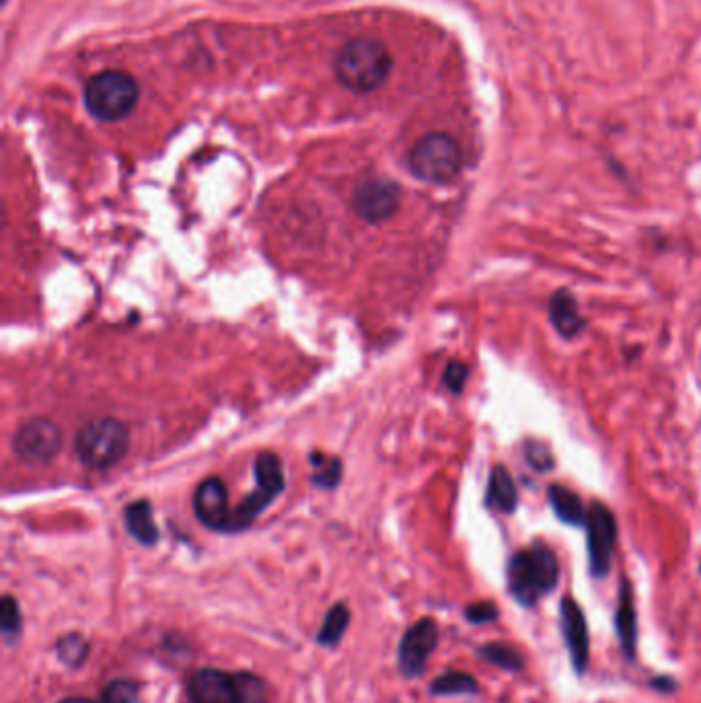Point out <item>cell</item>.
<instances>
[{"mask_svg": "<svg viewBox=\"0 0 701 703\" xmlns=\"http://www.w3.org/2000/svg\"><path fill=\"white\" fill-rule=\"evenodd\" d=\"M486 507L505 514H512L519 507V491L510 471L505 465H496L492 469L489 484H487Z\"/></svg>", "mask_w": 701, "mask_h": 703, "instance_id": "obj_15", "label": "cell"}, {"mask_svg": "<svg viewBox=\"0 0 701 703\" xmlns=\"http://www.w3.org/2000/svg\"><path fill=\"white\" fill-rule=\"evenodd\" d=\"M62 450V430L48 418L25 422L13 436V452L29 468L50 465Z\"/></svg>", "mask_w": 701, "mask_h": 703, "instance_id": "obj_6", "label": "cell"}, {"mask_svg": "<svg viewBox=\"0 0 701 703\" xmlns=\"http://www.w3.org/2000/svg\"><path fill=\"white\" fill-rule=\"evenodd\" d=\"M430 691L434 695H473L480 691L477 681L468 675V673H459V670H450L447 675L434 679L430 685Z\"/></svg>", "mask_w": 701, "mask_h": 703, "instance_id": "obj_19", "label": "cell"}, {"mask_svg": "<svg viewBox=\"0 0 701 703\" xmlns=\"http://www.w3.org/2000/svg\"><path fill=\"white\" fill-rule=\"evenodd\" d=\"M130 449V430L117 418H98L78 430L75 450L87 468L103 469L117 465Z\"/></svg>", "mask_w": 701, "mask_h": 703, "instance_id": "obj_3", "label": "cell"}, {"mask_svg": "<svg viewBox=\"0 0 701 703\" xmlns=\"http://www.w3.org/2000/svg\"><path fill=\"white\" fill-rule=\"evenodd\" d=\"M194 510L204 527L229 531L233 510L229 508V491L220 477H208L197 486Z\"/></svg>", "mask_w": 701, "mask_h": 703, "instance_id": "obj_11", "label": "cell"}, {"mask_svg": "<svg viewBox=\"0 0 701 703\" xmlns=\"http://www.w3.org/2000/svg\"><path fill=\"white\" fill-rule=\"evenodd\" d=\"M408 165L409 171L426 183H450L463 165L461 146L445 132H432L411 146Z\"/></svg>", "mask_w": 701, "mask_h": 703, "instance_id": "obj_5", "label": "cell"}, {"mask_svg": "<svg viewBox=\"0 0 701 703\" xmlns=\"http://www.w3.org/2000/svg\"><path fill=\"white\" fill-rule=\"evenodd\" d=\"M468 379L469 369L463 362H459V360L448 362L447 371H445V376H443V381H445L448 391L461 393L463 387H466V383H468Z\"/></svg>", "mask_w": 701, "mask_h": 703, "instance_id": "obj_29", "label": "cell"}, {"mask_svg": "<svg viewBox=\"0 0 701 703\" xmlns=\"http://www.w3.org/2000/svg\"><path fill=\"white\" fill-rule=\"evenodd\" d=\"M586 539H588V567L595 578H604L615 555L617 544V523L609 508L601 502H592L586 516Z\"/></svg>", "mask_w": 701, "mask_h": 703, "instance_id": "obj_7", "label": "cell"}, {"mask_svg": "<svg viewBox=\"0 0 701 703\" xmlns=\"http://www.w3.org/2000/svg\"><path fill=\"white\" fill-rule=\"evenodd\" d=\"M438 644V625L434 619H420L411 625L399 644V668L406 677H418L424 673L430 654Z\"/></svg>", "mask_w": 701, "mask_h": 703, "instance_id": "obj_9", "label": "cell"}, {"mask_svg": "<svg viewBox=\"0 0 701 703\" xmlns=\"http://www.w3.org/2000/svg\"><path fill=\"white\" fill-rule=\"evenodd\" d=\"M60 703H95L91 702V700H87V698H71V700H64V702Z\"/></svg>", "mask_w": 701, "mask_h": 703, "instance_id": "obj_31", "label": "cell"}, {"mask_svg": "<svg viewBox=\"0 0 701 703\" xmlns=\"http://www.w3.org/2000/svg\"><path fill=\"white\" fill-rule=\"evenodd\" d=\"M87 652H89V646L85 642V638L78 634H68L59 642L60 661L66 666H73V668L80 666L87 659Z\"/></svg>", "mask_w": 701, "mask_h": 703, "instance_id": "obj_23", "label": "cell"}, {"mask_svg": "<svg viewBox=\"0 0 701 703\" xmlns=\"http://www.w3.org/2000/svg\"><path fill=\"white\" fill-rule=\"evenodd\" d=\"M547 498H549V504L553 508L556 516L562 523L572 525V527H585L588 510H586L581 496L576 491L556 484V486L547 489Z\"/></svg>", "mask_w": 701, "mask_h": 703, "instance_id": "obj_16", "label": "cell"}, {"mask_svg": "<svg viewBox=\"0 0 701 703\" xmlns=\"http://www.w3.org/2000/svg\"><path fill=\"white\" fill-rule=\"evenodd\" d=\"M313 484L319 488H335L337 482L342 480V463L340 459L323 455V452H313Z\"/></svg>", "mask_w": 701, "mask_h": 703, "instance_id": "obj_20", "label": "cell"}, {"mask_svg": "<svg viewBox=\"0 0 701 703\" xmlns=\"http://www.w3.org/2000/svg\"><path fill=\"white\" fill-rule=\"evenodd\" d=\"M549 319L565 340L576 337L586 328V319L578 311V303L568 289L556 291L549 301Z\"/></svg>", "mask_w": 701, "mask_h": 703, "instance_id": "obj_14", "label": "cell"}, {"mask_svg": "<svg viewBox=\"0 0 701 703\" xmlns=\"http://www.w3.org/2000/svg\"><path fill=\"white\" fill-rule=\"evenodd\" d=\"M99 703H138V687L132 681H114L107 685Z\"/></svg>", "mask_w": 701, "mask_h": 703, "instance_id": "obj_26", "label": "cell"}, {"mask_svg": "<svg viewBox=\"0 0 701 703\" xmlns=\"http://www.w3.org/2000/svg\"><path fill=\"white\" fill-rule=\"evenodd\" d=\"M500 617L498 606L494 605L492 601H482V603H473L466 609V619L469 624L484 625L492 624Z\"/></svg>", "mask_w": 701, "mask_h": 703, "instance_id": "obj_27", "label": "cell"}, {"mask_svg": "<svg viewBox=\"0 0 701 703\" xmlns=\"http://www.w3.org/2000/svg\"><path fill=\"white\" fill-rule=\"evenodd\" d=\"M140 87L135 77L122 71H103L87 80L85 105L101 122H117L137 107Z\"/></svg>", "mask_w": 701, "mask_h": 703, "instance_id": "obj_4", "label": "cell"}, {"mask_svg": "<svg viewBox=\"0 0 701 703\" xmlns=\"http://www.w3.org/2000/svg\"><path fill=\"white\" fill-rule=\"evenodd\" d=\"M700 572H701V566H700Z\"/></svg>", "mask_w": 701, "mask_h": 703, "instance_id": "obj_32", "label": "cell"}, {"mask_svg": "<svg viewBox=\"0 0 701 703\" xmlns=\"http://www.w3.org/2000/svg\"><path fill=\"white\" fill-rule=\"evenodd\" d=\"M508 590L523 606H535L560 580V562L551 547L541 541L514 553L508 562Z\"/></svg>", "mask_w": 701, "mask_h": 703, "instance_id": "obj_1", "label": "cell"}, {"mask_svg": "<svg viewBox=\"0 0 701 703\" xmlns=\"http://www.w3.org/2000/svg\"><path fill=\"white\" fill-rule=\"evenodd\" d=\"M399 186L385 177H374L365 181L354 194V208L367 222H383L399 208Z\"/></svg>", "mask_w": 701, "mask_h": 703, "instance_id": "obj_8", "label": "cell"}, {"mask_svg": "<svg viewBox=\"0 0 701 703\" xmlns=\"http://www.w3.org/2000/svg\"><path fill=\"white\" fill-rule=\"evenodd\" d=\"M348 622H351V611H348V606H333L332 611L326 615V622H323L321 629H319V636H317L319 644H337V642L342 640L344 631L348 629Z\"/></svg>", "mask_w": 701, "mask_h": 703, "instance_id": "obj_22", "label": "cell"}, {"mask_svg": "<svg viewBox=\"0 0 701 703\" xmlns=\"http://www.w3.org/2000/svg\"><path fill=\"white\" fill-rule=\"evenodd\" d=\"M480 654H482V659H486L487 663L496 664L498 668L508 670V673H521L525 668V659L514 648L500 644V642L482 646Z\"/></svg>", "mask_w": 701, "mask_h": 703, "instance_id": "obj_21", "label": "cell"}, {"mask_svg": "<svg viewBox=\"0 0 701 703\" xmlns=\"http://www.w3.org/2000/svg\"><path fill=\"white\" fill-rule=\"evenodd\" d=\"M188 693L192 703H239L234 677L215 668L197 670L190 679Z\"/></svg>", "mask_w": 701, "mask_h": 703, "instance_id": "obj_12", "label": "cell"}, {"mask_svg": "<svg viewBox=\"0 0 701 703\" xmlns=\"http://www.w3.org/2000/svg\"><path fill=\"white\" fill-rule=\"evenodd\" d=\"M560 625L564 636L565 648L570 652V663L578 675H585L590 656V640H588V625L581 605L572 599L564 597L560 605Z\"/></svg>", "mask_w": 701, "mask_h": 703, "instance_id": "obj_10", "label": "cell"}, {"mask_svg": "<svg viewBox=\"0 0 701 703\" xmlns=\"http://www.w3.org/2000/svg\"><path fill=\"white\" fill-rule=\"evenodd\" d=\"M652 687L659 689V691H666V693H673L677 689V683L671 679V677H659L652 681Z\"/></svg>", "mask_w": 701, "mask_h": 703, "instance_id": "obj_30", "label": "cell"}, {"mask_svg": "<svg viewBox=\"0 0 701 703\" xmlns=\"http://www.w3.org/2000/svg\"><path fill=\"white\" fill-rule=\"evenodd\" d=\"M124 521L128 533L142 546H155L158 541V528H156L153 508L146 500H138L126 507Z\"/></svg>", "mask_w": 701, "mask_h": 703, "instance_id": "obj_17", "label": "cell"}, {"mask_svg": "<svg viewBox=\"0 0 701 703\" xmlns=\"http://www.w3.org/2000/svg\"><path fill=\"white\" fill-rule=\"evenodd\" d=\"M255 484L257 488L268 491L270 496H278L284 489V468L278 455L262 452L257 455L254 465Z\"/></svg>", "mask_w": 701, "mask_h": 703, "instance_id": "obj_18", "label": "cell"}, {"mask_svg": "<svg viewBox=\"0 0 701 703\" xmlns=\"http://www.w3.org/2000/svg\"><path fill=\"white\" fill-rule=\"evenodd\" d=\"M615 634L625 659L634 663L638 654V613L634 601V588L625 576L620 586V599L615 611Z\"/></svg>", "mask_w": 701, "mask_h": 703, "instance_id": "obj_13", "label": "cell"}, {"mask_svg": "<svg viewBox=\"0 0 701 703\" xmlns=\"http://www.w3.org/2000/svg\"><path fill=\"white\" fill-rule=\"evenodd\" d=\"M0 625L4 638L11 642L15 636H20L21 611L17 601L13 597H4L0 605Z\"/></svg>", "mask_w": 701, "mask_h": 703, "instance_id": "obj_25", "label": "cell"}, {"mask_svg": "<svg viewBox=\"0 0 701 703\" xmlns=\"http://www.w3.org/2000/svg\"><path fill=\"white\" fill-rule=\"evenodd\" d=\"M234 685H237L239 703H266V687L255 675L250 673L234 675Z\"/></svg>", "mask_w": 701, "mask_h": 703, "instance_id": "obj_24", "label": "cell"}, {"mask_svg": "<svg viewBox=\"0 0 701 703\" xmlns=\"http://www.w3.org/2000/svg\"><path fill=\"white\" fill-rule=\"evenodd\" d=\"M391 66L393 62L385 43L379 39L356 38L340 50L335 75L354 93H369L387 80Z\"/></svg>", "mask_w": 701, "mask_h": 703, "instance_id": "obj_2", "label": "cell"}, {"mask_svg": "<svg viewBox=\"0 0 701 703\" xmlns=\"http://www.w3.org/2000/svg\"><path fill=\"white\" fill-rule=\"evenodd\" d=\"M525 457L526 461H528V465L533 469H537V471H549V469H553V465H556L553 455L549 452L546 445L535 443V440L526 445Z\"/></svg>", "mask_w": 701, "mask_h": 703, "instance_id": "obj_28", "label": "cell"}]
</instances>
